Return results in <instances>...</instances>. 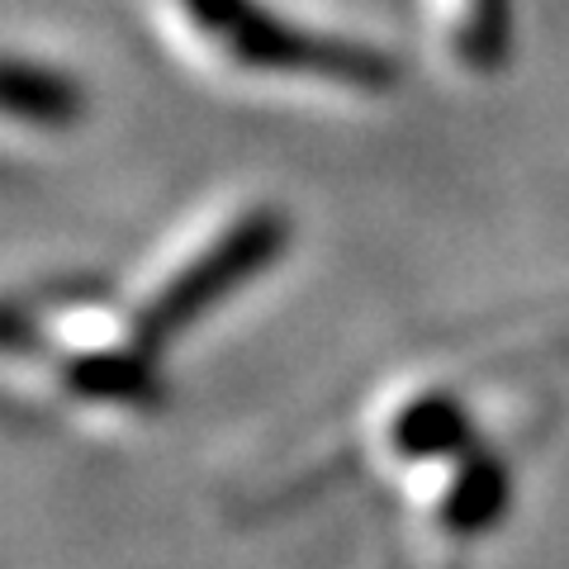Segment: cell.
Wrapping results in <instances>:
<instances>
[{"label": "cell", "mask_w": 569, "mask_h": 569, "mask_svg": "<svg viewBox=\"0 0 569 569\" xmlns=\"http://www.w3.org/2000/svg\"><path fill=\"white\" fill-rule=\"evenodd\" d=\"M10 399L39 418L77 427H123L162 408L167 347L129 305L91 284L33 290L6 328Z\"/></svg>", "instance_id": "6da1fadb"}, {"label": "cell", "mask_w": 569, "mask_h": 569, "mask_svg": "<svg viewBox=\"0 0 569 569\" xmlns=\"http://www.w3.org/2000/svg\"><path fill=\"white\" fill-rule=\"evenodd\" d=\"M186 58L242 91L313 100H385L399 62L351 33L313 29L271 0H162Z\"/></svg>", "instance_id": "7a4b0ae2"}, {"label": "cell", "mask_w": 569, "mask_h": 569, "mask_svg": "<svg viewBox=\"0 0 569 569\" xmlns=\"http://www.w3.org/2000/svg\"><path fill=\"white\" fill-rule=\"evenodd\" d=\"M284 242L290 219L276 204H228L167 247V257L138 280L129 305L171 351L176 337L200 328L209 313L271 271Z\"/></svg>", "instance_id": "3957f363"}, {"label": "cell", "mask_w": 569, "mask_h": 569, "mask_svg": "<svg viewBox=\"0 0 569 569\" xmlns=\"http://www.w3.org/2000/svg\"><path fill=\"white\" fill-rule=\"evenodd\" d=\"M441 52L466 77H493L512 52V0H427Z\"/></svg>", "instance_id": "277c9868"}, {"label": "cell", "mask_w": 569, "mask_h": 569, "mask_svg": "<svg viewBox=\"0 0 569 569\" xmlns=\"http://www.w3.org/2000/svg\"><path fill=\"white\" fill-rule=\"evenodd\" d=\"M6 119L29 133H67L81 119V86L71 71L43 58H10L6 67Z\"/></svg>", "instance_id": "5b68a950"}]
</instances>
